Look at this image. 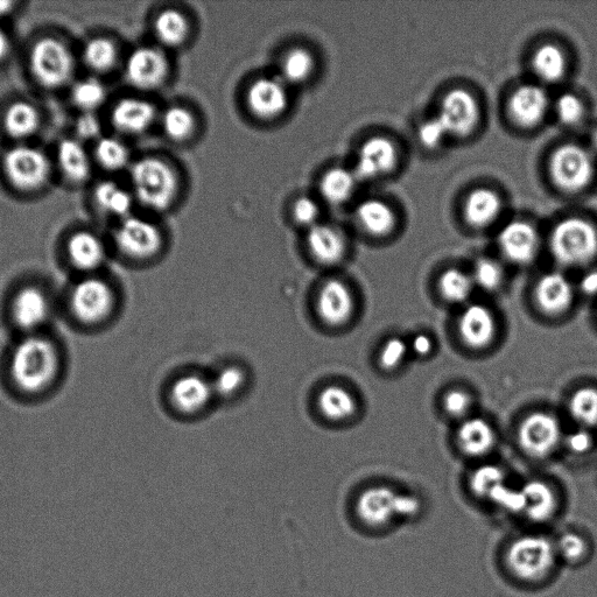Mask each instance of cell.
Listing matches in <instances>:
<instances>
[{"mask_svg": "<svg viewBox=\"0 0 597 597\" xmlns=\"http://www.w3.org/2000/svg\"><path fill=\"white\" fill-rule=\"evenodd\" d=\"M559 563L553 540L543 535H523L511 540L504 564L512 578L524 584H542Z\"/></svg>", "mask_w": 597, "mask_h": 597, "instance_id": "1", "label": "cell"}, {"mask_svg": "<svg viewBox=\"0 0 597 597\" xmlns=\"http://www.w3.org/2000/svg\"><path fill=\"white\" fill-rule=\"evenodd\" d=\"M59 369L54 344L41 336H28L13 350L11 375L26 392H39L53 382Z\"/></svg>", "mask_w": 597, "mask_h": 597, "instance_id": "2", "label": "cell"}, {"mask_svg": "<svg viewBox=\"0 0 597 597\" xmlns=\"http://www.w3.org/2000/svg\"><path fill=\"white\" fill-rule=\"evenodd\" d=\"M355 510L363 525L384 529L397 521L418 516L421 503L414 495L399 493L388 486H374L358 496Z\"/></svg>", "mask_w": 597, "mask_h": 597, "instance_id": "3", "label": "cell"}, {"mask_svg": "<svg viewBox=\"0 0 597 597\" xmlns=\"http://www.w3.org/2000/svg\"><path fill=\"white\" fill-rule=\"evenodd\" d=\"M131 181L137 199L147 208L165 210L173 205L179 192L177 173L166 161L143 158L131 168Z\"/></svg>", "mask_w": 597, "mask_h": 597, "instance_id": "4", "label": "cell"}, {"mask_svg": "<svg viewBox=\"0 0 597 597\" xmlns=\"http://www.w3.org/2000/svg\"><path fill=\"white\" fill-rule=\"evenodd\" d=\"M550 247L561 265H586L597 256V231L585 220L566 219L554 228Z\"/></svg>", "mask_w": 597, "mask_h": 597, "instance_id": "5", "label": "cell"}, {"mask_svg": "<svg viewBox=\"0 0 597 597\" xmlns=\"http://www.w3.org/2000/svg\"><path fill=\"white\" fill-rule=\"evenodd\" d=\"M75 62L72 52L62 41L44 38L35 44L31 52V70L40 86L56 89L72 79Z\"/></svg>", "mask_w": 597, "mask_h": 597, "instance_id": "6", "label": "cell"}, {"mask_svg": "<svg viewBox=\"0 0 597 597\" xmlns=\"http://www.w3.org/2000/svg\"><path fill=\"white\" fill-rule=\"evenodd\" d=\"M3 166L7 179L21 192L39 191L51 174V164L45 154L30 146H17L7 151Z\"/></svg>", "mask_w": 597, "mask_h": 597, "instance_id": "7", "label": "cell"}, {"mask_svg": "<svg viewBox=\"0 0 597 597\" xmlns=\"http://www.w3.org/2000/svg\"><path fill=\"white\" fill-rule=\"evenodd\" d=\"M550 170L558 187L567 192H578L592 181L594 164L584 147L567 144L554 152Z\"/></svg>", "mask_w": 597, "mask_h": 597, "instance_id": "8", "label": "cell"}, {"mask_svg": "<svg viewBox=\"0 0 597 597\" xmlns=\"http://www.w3.org/2000/svg\"><path fill=\"white\" fill-rule=\"evenodd\" d=\"M561 437L559 420L547 412L529 414L518 428L519 446L535 459H545L556 451Z\"/></svg>", "mask_w": 597, "mask_h": 597, "instance_id": "9", "label": "cell"}, {"mask_svg": "<svg viewBox=\"0 0 597 597\" xmlns=\"http://www.w3.org/2000/svg\"><path fill=\"white\" fill-rule=\"evenodd\" d=\"M119 250L126 257L146 261L156 256L163 247V237L153 223L129 216L123 219L115 235Z\"/></svg>", "mask_w": 597, "mask_h": 597, "instance_id": "10", "label": "cell"}, {"mask_svg": "<svg viewBox=\"0 0 597 597\" xmlns=\"http://www.w3.org/2000/svg\"><path fill=\"white\" fill-rule=\"evenodd\" d=\"M114 306V292L101 279H84L75 286L72 293L73 312L76 318L84 323L104 320L110 315Z\"/></svg>", "mask_w": 597, "mask_h": 597, "instance_id": "11", "label": "cell"}, {"mask_svg": "<svg viewBox=\"0 0 597 597\" xmlns=\"http://www.w3.org/2000/svg\"><path fill=\"white\" fill-rule=\"evenodd\" d=\"M168 72L170 66L166 56L157 48H137L126 61V80L139 90H153L163 86Z\"/></svg>", "mask_w": 597, "mask_h": 597, "instance_id": "12", "label": "cell"}, {"mask_svg": "<svg viewBox=\"0 0 597 597\" xmlns=\"http://www.w3.org/2000/svg\"><path fill=\"white\" fill-rule=\"evenodd\" d=\"M316 311L326 325L344 326L355 312L354 294L341 279H328L322 284L316 298Z\"/></svg>", "mask_w": 597, "mask_h": 597, "instance_id": "13", "label": "cell"}, {"mask_svg": "<svg viewBox=\"0 0 597 597\" xmlns=\"http://www.w3.org/2000/svg\"><path fill=\"white\" fill-rule=\"evenodd\" d=\"M438 118L448 135L466 136L479 121V107L468 91L455 89L442 101Z\"/></svg>", "mask_w": 597, "mask_h": 597, "instance_id": "14", "label": "cell"}, {"mask_svg": "<svg viewBox=\"0 0 597 597\" xmlns=\"http://www.w3.org/2000/svg\"><path fill=\"white\" fill-rule=\"evenodd\" d=\"M247 104L252 114L266 121L283 115L289 105L286 83L276 77L257 79L248 89Z\"/></svg>", "mask_w": 597, "mask_h": 597, "instance_id": "15", "label": "cell"}, {"mask_svg": "<svg viewBox=\"0 0 597 597\" xmlns=\"http://www.w3.org/2000/svg\"><path fill=\"white\" fill-rule=\"evenodd\" d=\"M396 160L397 152L389 139L370 138L358 151L354 173L357 179H376L390 172L395 166Z\"/></svg>", "mask_w": 597, "mask_h": 597, "instance_id": "16", "label": "cell"}, {"mask_svg": "<svg viewBox=\"0 0 597 597\" xmlns=\"http://www.w3.org/2000/svg\"><path fill=\"white\" fill-rule=\"evenodd\" d=\"M538 242L535 228L522 221L507 224L498 236V245L503 255L518 265L529 264L535 259Z\"/></svg>", "mask_w": 597, "mask_h": 597, "instance_id": "17", "label": "cell"}, {"mask_svg": "<svg viewBox=\"0 0 597 597\" xmlns=\"http://www.w3.org/2000/svg\"><path fill=\"white\" fill-rule=\"evenodd\" d=\"M496 330L495 316L486 306L470 305L460 315L459 333L469 348H487L494 341Z\"/></svg>", "mask_w": 597, "mask_h": 597, "instance_id": "18", "label": "cell"}, {"mask_svg": "<svg viewBox=\"0 0 597 597\" xmlns=\"http://www.w3.org/2000/svg\"><path fill=\"white\" fill-rule=\"evenodd\" d=\"M573 298L574 291L570 280L561 273H547L538 280L535 300L543 313L552 316L564 314L572 306Z\"/></svg>", "mask_w": 597, "mask_h": 597, "instance_id": "19", "label": "cell"}, {"mask_svg": "<svg viewBox=\"0 0 597 597\" xmlns=\"http://www.w3.org/2000/svg\"><path fill=\"white\" fill-rule=\"evenodd\" d=\"M214 396L212 382L199 375H185L174 382L171 402L181 413L194 414L206 409Z\"/></svg>", "mask_w": 597, "mask_h": 597, "instance_id": "20", "label": "cell"}, {"mask_svg": "<svg viewBox=\"0 0 597 597\" xmlns=\"http://www.w3.org/2000/svg\"><path fill=\"white\" fill-rule=\"evenodd\" d=\"M157 111L150 102L139 98H124L112 109L111 122L125 135H140L151 128Z\"/></svg>", "mask_w": 597, "mask_h": 597, "instance_id": "21", "label": "cell"}, {"mask_svg": "<svg viewBox=\"0 0 597 597\" xmlns=\"http://www.w3.org/2000/svg\"><path fill=\"white\" fill-rule=\"evenodd\" d=\"M521 489L524 497L523 515L531 522L545 524L557 515L559 500L549 483L532 480Z\"/></svg>", "mask_w": 597, "mask_h": 597, "instance_id": "22", "label": "cell"}, {"mask_svg": "<svg viewBox=\"0 0 597 597\" xmlns=\"http://www.w3.org/2000/svg\"><path fill=\"white\" fill-rule=\"evenodd\" d=\"M307 247L316 262L322 265L340 263L346 255V242L335 228L315 224L307 234Z\"/></svg>", "mask_w": 597, "mask_h": 597, "instance_id": "23", "label": "cell"}, {"mask_svg": "<svg viewBox=\"0 0 597 597\" xmlns=\"http://www.w3.org/2000/svg\"><path fill=\"white\" fill-rule=\"evenodd\" d=\"M549 100L542 88L523 86L517 89L510 98L509 108L512 118L522 126L537 125L546 114Z\"/></svg>", "mask_w": 597, "mask_h": 597, "instance_id": "24", "label": "cell"}, {"mask_svg": "<svg viewBox=\"0 0 597 597\" xmlns=\"http://www.w3.org/2000/svg\"><path fill=\"white\" fill-rule=\"evenodd\" d=\"M463 453L473 458L488 454L496 444V433L486 419L470 418L461 424L456 434Z\"/></svg>", "mask_w": 597, "mask_h": 597, "instance_id": "25", "label": "cell"}, {"mask_svg": "<svg viewBox=\"0 0 597 597\" xmlns=\"http://www.w3.org/2000/svg\"><path fill=\"white\" fill-rule=\"evenodd\" d=\"M14 320L21 328L32 330L48 318L49 302L44 293L35 287H26L13 301Z\"/></svg>", "mask_w": 597, "mask_h": 597, "instance_id": "26", "label": "cell"}, {"mask_svg": "<svg viewBox=\"0 0 597 597\" xmlns=\"http://www.w3.org/2000/svg\"><path fill=\"white\" fill-rule=\"evenodd\" d=\"M68 256L77 269L90 271L98 268L105 258L102 241L89 231H79L69 238Z\"/></svg>", "mask_w": 597, "mask_h": 597, "instance_id": "27", "label": "cell"}, {"mask_svg": "<svg viewBox=\"0 0 597 597\" xmlns=\"http://www.w3.org/2000/svg\"><path fill=\"white\" fill-rule=\"evenodd\" d=\"M58 161L61 172L73 184H82L89 179L91 174L89 156L77 140H62L58 149Z\"/></svg>", "mask_w": 597, "mask_h": 597, "instance_id": "28", "label": "cell"}, {"mask_svg": "<svg viewBox=\"0 0 597 597\" xmlns=\"http://www.w3.org/2000/svg\"><path fill=\"white\" fill-rule=\"evenodd\" d=\"M318 407L323 417L344 421L355 416L357 402L353 393L341 385H328L319 393Z\"/></svg>", "mask_w": 597, "mask_h": 597, "instance_id": "29", "label": "cell"}, {"mask_svg": "<svg viewBox=\"0 0 597 597\" xmlns=\"http://www.w3.org/2000/svg\"><path fill=\"white\" fill-rule=\"evenodd\" d=\"M356 216L358 223L370 235H388L395 227V214L383 201L371 199L362 202Z\"/></svg>", "mask_w": 597, "mask_h": 597, "instance_id": "30", "label": "cell"}, {"mask_svg": "<svg viewBox=\"0 0 597 597\" xmlns=\"http://www.w3.org/2000/svg\"><path fill=\"white\" fill-rule=\"evenodd\" d=\"M501 208V200L496 193L489 189H477L466 201V219L475 227L488 226L496 220Z\"/></svg>", "mask_w": 597, "mask_h": 597, "instance_id": "31", "label": "cell"}, {"mask_svg": "<svg viewBox=\"0 0 597 597\" xmlns=\"http://www.w3.org/2000/svg\"><path fill=\"white\" fill-rule=\"evenodd\" d=\"M5 130L13 138L34 135L40 126L39 111L31 103L19 101L10 105L4 116Z\"/></svg>", "mask_w": 597, "mask_h": 597, "instance_id": "32", "label": "cell"}, {"mask_svg": "<svg viewBox=\"0 0 597 597\" xmlns=\"http://www.w3.org/2000/svg\"><path fill=\"white\" fill-rule=\"evenodd\" d=\"M153 30L160 44L167 47H179L188 39L189 24L184 14L177 10L167 9L160 12L154 20Z\"/></svg>", "mask_w": 597, "mask_h": 597, "instance_id": "33", "label": "cell"}, {"mask_svg": "<svg viewBox=\"0 0 597 597\" xmlns=\"http://www.w3.org/2000/svg\"><path fill=\"white\" fill-rule=\"evenodd\" d=\"M356 175L343 167H334L323 175L320 182V193L330 205H342L353 195Z\"/></svg>", "mask_w": 597, "mask_h": 597, "instance_id": "34", "label": "cell"}, {"mask_svg": "<svg viewBox=\"0 0 597 597\" xmlns=\"http://www.w3.org/2000/svg\"><path fill=\"white\" fill-rule=\"evenodd\" d=\"M98 208L112 216L129 217L132 209L131 195L115 182L105 181L98 185L94 193Z\"/></svg>", "mask_w": 597, "mask_h": 597, "instance_id": "35", "label": "cell"}, {"mask_svg": "<svg viewBox=\"0 0 597 597\" xmlns=\"http://www.w3.org/2000/svg\"><path fill=\"white\" fill-rule=\"evenodd\" d=\"M83 59L86 65L96 73H107L116 66L117 47L108 38L91 39L84 46Z\"/></svg>", "mask_w": 597, "mask_h": 597, "instance_id": "36", "label": "cell"}, {"mask_svg": "<svg viewBox=\"0 0 597 597\" xmlns=\"http://www.w3.org/2000/svg\"><path fill=\"white\" fill-rule=\"evenodd\" d=\"M565 68V55L557 46H542L533 56V69H535L539 79L545 82L559 81L564 76Z\"/></svg>", "mask_w": 597, "mask_h": 597, "instance_id": "37", "label": "cell"}, {"mask_svg": "<svg viewBox=\"0 0 597 597\" xmlns=\"http://www.w3.org/2000/svg\"><path fill=\"white\" fill-rule=\"evenodd\" d=\"M315 68L313 55L304 48L291 49L282 62V80L285 83L300 84L312 76Z\"/></svg>", "mask_w": 597, "mask_h": 597, "instance_id": "38", "label": "cell"}, {"mask_svg": "<svg viewBox=\"0 0 597 597\" xmlns=\"http://www.w3.org/2000/svg\"><path fill=\"white\" fill-rule=\"evenodd\" d=\"M473 277L458 269L447 270L439 280L441 296L452 304H463L474 290Z\"/></svg>", "mask_w": 597, "mask_h": 597, "instance_id": "39", "label": "cell"}, {"mask_svg": "<svg viewBox=\"0 0 597 597\" xmlns=\"http://www.w3.org/2000/svg\"><path fill=\"white\" fill-rule=\"evenodd\" d=\"M161 126L166 136L174 142H185L191 138L196 129L195 117L184 107L168 108L161 118Z\"/></svg>", "mask_w": 597, "mask_h": 597, "instance_id": "40", "label": "cell"}, {"mask_svg": "<svg viewBox=\"0 0 597 597\" xmlns=\"http://www.w3.org/2000/svg\"><path fill=\"white\" fill-rule=\"evenodd\" d=\"M571 417L582 427L597 425V390L582 388L575 391L568 403Z\"/></svg>", "mask_w": 597, "mask_h": 597, "instance_id": "41", "label": "cell"}, {"mask_svg": "<svg viewBox=\"0 0 597 597\" xmlns=\"http://www.w3.org/2000/svg\"><path fill=\"white\" fill-rule=\"evenodd\" d=\"M95 154L98 163L108 171H121L130 161L128 147L116 138L97 140Z\"/></svg>", "mask_w": 597, "mask_h": 597, "instance_id": "42", "label": "cell"}, {"mask_svg": "<svg viewBox=\"0 0 597 597\" xmlns=\"http://www.w3.org/2000/svg\"><path fill=\"white\" fill-rule=\"evenodd\" d=\"M504 483H507V477H505L503 469L498 466L488 465L475 470L470 476L469 487L475 496L489 501L491 495Z\"/></svg>", "mask_w": 597, "mask_h": 597, "instance_id": "43", "label": "cell"}, {"mask_svg": "<svg viewBox=\"0 0 597 597\" xmlns=\"http://www.w3.org/2000/svg\"><path fill=\"white\" fill-rule=\"evenodd\" d=\"M559 561L575 565L585 559L588 552V543L579 532L567 531L561 533L557 540H554Z\"/></svg>", "mask_w": 597, "mask_h": 597, "instance_id": "44", "label": "cell"}, {"mask_svg": "<svg viewBox=\"0 0 597 597\" xmlns=\"http://www.w3.org/2000/svg\"><path fill=\"white\" fill-rule=\"evenodd\" d=\"M72 98L76 107L83 112H94L107 98V90L100 81L88 79L76 84Z\"/></svg>", "mask_w": 597, "mask_h": 597, "instance_id": "45", "label": "cell"}, {"mask_svg": "<svg viewBox=\"0 0 597 597\" xmlns=\"http://www.w3.org/2000/svg\"><path fill=\"white\" fill-rule=\"evenodd\" d=\"M472 277L474 284L481 287L483 291L493 292L500 289L504 272L501 265L493 259L483 258L475 264Z\"/></svg>", "mask_w": 597, "mask_h": 597, "instance_id": "46", "label": "cell"}, {"mask_svg": "<svg viewBox=\"0 0 597 597\" xmlns=\"http://www.w3.org/2000/svg\"><path fill=\"white\" fill-rule=\"evenodd\" d=\"M245 384V372L236 365H229L219 371L212 382L214 395L230 398L240 392Z\"/></svg>", "mask_w": 597, "mask_h": 597, "instance_id": "47", "label": "cell"}, {"mask_svg": "<svg viewBox=\"0 0 597 597\" xmlns=\"http://www.w3.org/2000/svg\"><path fill=\"white\" fill-rule=\"evenodd\" d=\"M409 351V346L400 337H391L384 343L379 353V365L384 370H395L403 363Z\"/></svg>", "mask_w": 597, "mask_h": 597, "instance_id": "48", "label": "cell"}, {"mask_svg": "<svg viewBox=\"0 0 597 597\" xmlns=\"http://www.w3.org/2000/svg\"><path fill=\"white\" fill-rule=\"evenodd\" d=\"M557 116L565 125H575L584 116V105L573 94H564L558 98L556 104Z\"/></svg>", "mask_w": 597, "mask_h": 597, "instance_id": "49", "label": "cell"}, {"mask_svg": "<svg viewBox=\"0 0 597 597\" xmlns=\"http://www.w3.org/2000/svg\"><path fill=\"white\" fill-rule=\"evenodd\" d=\"M472 404V397L467 391L461 389L448 391L442 400L446 413L453 418L465 417Z\"/></svg>", "mask_w": 597, "mask_h": 597, "instance_id": "50", "label": "cell"}, {"mask_svg": "<svg viewBox=\"0 0 597 597\" xmlns=\"http://www.w3.org/2000/svg\"><path fill=\"white\" fill-rule=\"evenodd\" d=\"M293 219L300 226L314 227L319 219L320 208L313 199L302 196L293 205Z\"/></svg>", "mask_w": 597, "mask_h": 597, "instance_id": "51", "label": "cell"}, {"mask_svg": "<svg viewBox=\"0 0 597 597\" xmlns=\"http://www.w3.org/2000/svg\"><path fill=\"white\" fill-rule=\"evenodd\" d=\"M447 135L448 133L438 117L421 125L418 132L420 143L427 149H435Z\"/></svg>", "mask_w": 597, "mask_h": 597, "instance_id": "52", "label": "cell"}, {"mask_svg": "<svg viewBox=\"0 0 597 597\" xmlns=\"http://www.w3.org/2000/svg\"><path fill=\"white\" fill-rule=\"evenodd\" d=\"M76 132L82 139H101V124L94 112H84L76 123Z\"/></svg>", "mask_w": 597, "mask_h": 597, "instance_id": "53", "label": "cell"}, {"mask_svg": "<svg viewBox=\"0 0 597 597\" xmlns=\"http://www.w3.org/2000/svg\"><path fill=\"white\" fill-rule=\"evenodd\" d=\"M566 446L573 454L584 455L593 447L592 435L586 430L575 431L566 438Z\"/></svg>", "mask_w": 597, "mask_h": 597, "instance_id": "54", "label": "cell"}, {"mask_svg": "<svg viewBox=\"0 0 597 597\" xmlns=\"http://www.w3.org/2000/svg\"><path fill=\"white\" fill-rule=\"evenodd\" d=\"M434 347L433 340L426 334H419L414 337L411 348L418 356H427L432 353Z\"/></svg>", "mask_w": 597, "mask_h": 597, "instance_id": "55", "label": "cell"}, {"mask_svg": "<svg viewBox=\"0 0 597 597\" xmlns=\"http://www.w3.org/2000/svg\"><path fill=\"white\" fill-rule=\"evenodd\" d=\"M580 287L587 296H595L597 294V270L587 272L581 279Z\"/></svg>", "mask_w": 597, "mask_h": 597, "instance_id": "56", "label": "cell"}, {"mask_svg": "<svg viewBox=\"0 0 597 597\" xmlns=\"http://www.w3.org/2000/svg\"><path fill=\"white\" fill-rule=\"evenodd\" d=\"M11 51V41L9 35L0 30V62H3Z\"/></svg>", "mask_w": 597, "mask_h": 597, "instance_id": "57", "label": "cell"}, {"mask_svg": "<svg viewBox=\"0 0 597 597\" xmlns=\"http://www.w3.org/2000/svg\"><path fill=\"white\" fill-rule=\"evenodd\" d=\"M14 2H0V18L7 16L13 10Z\"/></svg>", "mask_w": 597, "mask_h": 597, "instance_id": "58", "label": "cell"}, {"mask_svg": "<svg viewBox=\"0 0 597 597\" xmlns=\"http://www.w3.org/2000/svg\"><path fill=\"white\" fill-rule=\"evenodd\" d=\"M592 144H593L594 150L597 153V131H595V133L593 135Z\"/></svg>", "mask_w": 597, "mask_h": 597, "instance_id": "59", "label": "cell"}]
</instances>
